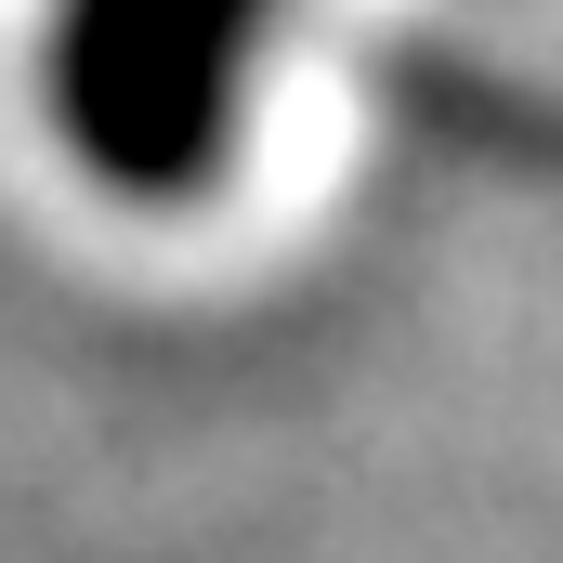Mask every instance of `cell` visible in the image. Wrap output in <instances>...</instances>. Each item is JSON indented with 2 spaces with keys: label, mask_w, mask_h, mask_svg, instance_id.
<instances>
[{
  "label": "cell",
  "mask_w": 563,
  "mask_h": 563,
  "mask_svg": "<svg viewBox=\"0 0 563 563\" xmlns=\"http://www.w3.org/2000/svg\"><path fill=\"white\" fill-rule=\"evenodd\" d=\"M263 53L276 0H40L26 79L66 170H92L132 210H170L236 157Z\"/></svg>",
  "instance_id": "cell-1"
}]
</instances>
